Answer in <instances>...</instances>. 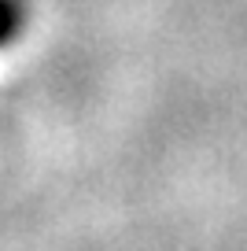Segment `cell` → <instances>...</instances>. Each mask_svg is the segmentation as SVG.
Returning a JSON list of instances; mask_svg holds the SVG:
<instances>
[{"label": "cell", "instance_id": "1", "mask_svg": "<svg viewBox=\"0 0 247 251\" xmlns=\"http://www.w3.org/2000/svg\"><path fill=\"white\" fill-rule=\"evenodd\" d=\"M23 30V0H0V45Z\"/></svg>", "mask_w": 247, "mask_h": 251}]
</instances>
